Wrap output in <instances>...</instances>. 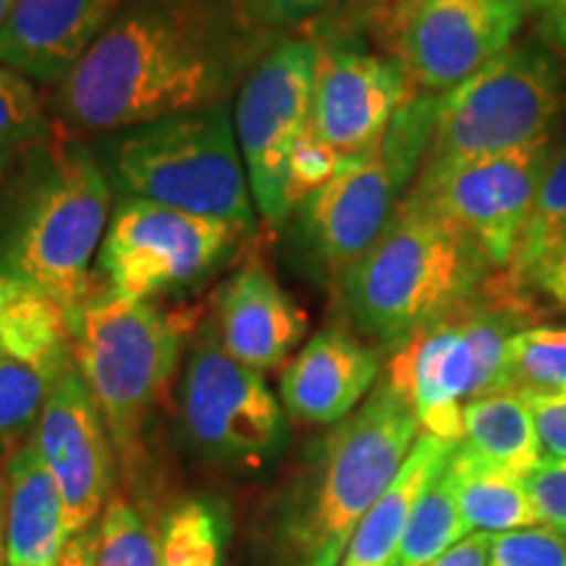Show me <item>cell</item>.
<instances>
[{
  "label": "cell",
  "mask_w": 566,
  "mask_h": 566,
  "mask_svg": "<svg viewBox=\"0 0 566 566\" xmlns=\"http://www.w3.org/2000/svg\"><path fill=\"white\" fill-rule=\"evenodd\" d=\"M275 42L239 0H129L53 87V122L95 139L229 105Z\"/></svg>",
  "instance_id": "cell-1"
},
{
  "label": "cell",
  "mask_w": 566,
  "mask_h": 566,
  "mask_svg": "<svg viewBox=\"0 0 566 566\" xmlns=\"http://www.w3.org/2000/svg\"><path fill=\"white\" fill-rule=\"evenodd\" d=\"M113 202L90 139L55 124L51 137L19 150L0 181V279L51 296L71 321L97 289Z\"/></svg>",
  "instance_id": "cell-2"
},
{
  "label": "cell",
  "mask_w": 566,
  "mask_h": 566,
  "mask_svg": "<svg viewBox=\"0 0 566 566\" xmlns=\"http://www.w3.org/2000/svg\"><path fill=\"white\" fill-rule=\"evenodd\" d=\"M422 436L412 405L380 375L378 386L317 446L273 522L281 566H338L359 522L378 504Z\"/></svg>",
  "instance_id": "cell-3"
},
{
  "label": "cell",
  "mask_w": 566,
  "mask_h": 566,
  "mask_svg": "<svg viewBox=\"0 0 566 566\" xmlns=\"http://www.w3.org/2000/svg\"><path fill=\"white\" fill-rule=\"evenodd\" d=\"M491 263L457 226L412 197L396 205L375 244L334 283L346 328L394 354L475 296Z\"/></svg>",
  "instance_id": "cell-4"
},
{
  "label": "cell",
  "mask_w": 566,
  "mask_h": 566,
  "mask_svg": "<svg viewBox=\"0 0 566 566\" xmlns=\"http://www.w3.org/2000/svg\"><path fill=\"white\" fill-rule=\"evenodd\" d=\"M113 200L218 218L254 233V200L229 105L158 118L90 139Z\"/></svg>",
  "instance_id": "cell-5"
},
{
  "label": "cell",
  "mask_w": 566,
  "mask_h": 566,
  "mask_svg": "<svg viewBox=\"0 0 566 566\" xmlns=\"http://www.w3.org/2000/svg\"><path fill=\"white\" fill-rule=\"evenodd\" d=\"M187 331L184 315L126 300L101 281L71 317L74 365L124 467L139 462L147 422L179 370Z\"/></svg>",
  "instance_id": "cell-6"
},
{
  "label": "cell",
  "mask_w": 566,
  "mask_h": 566,
  "mask_svg": "<svg viewBox=\"0 0 566 566\" xmlns=\"http://www.w3.org/2000/svg\"><path fill=\"white\" fill-rule=\"evenodd\" d=\"M566 111V71L543 42L512 45L441 95L420 174L512 153L551 139Z\"/></svg>",
  "instance_id": "cell-7"
},
{
  "label": "cell",
  "mask_w": 566,
  "mask_h": 566,
  "mask_svg": "<svg viewBox=\"0 0 566 566\" xmlns=\"http://www.w3.org/2000/svg\"><path fill=\"white\" fill-rule=\"evenodd\" d=\"M179 422L189 449L218 470L258 475L289 446V415L263 373L231 357L210 321L197 328L179 384Z\"/></svg>",
  "instance_id": "cell-8"
},
{
  "label": "cell",
  "mask_w": 566,
  "mask_h": 566,
  "mask_svg": "<svg viewBox=\"0 0 566 566\" xmlns=\"http://www.w3.org/2000/svg\"><path fill=\"white\" fill-rule=\"evenodd\" d=\"M252 231L142 200H116L95 275L134 302L192 292L229 263Z\"/></svg>",
  "instance_id": "cell-9"
},
{
  "label": "cell",
  "mask_w": 566,
  "mask_h": 566,
  "mask_svg": "<svg viewBox=\"0 0 566 566\" xmlns=\"http://www.w3.org/2000/svg\"><path fill=\"white\" fill-rule=\"evenodd\" d=\"M317 42L286 38L275 42L233 97V132L250 176L254 208L271 229L292 218L289 160L310 132Z\"/></svg>",
  "instance_id": "cell-10"
},
{
  "label": "cell",
  "mask_w": 566,
  "mask_h": 566,
  "mask_svg": "<svg viewBox=\"0 0 566 566\" xmlns=\"http://www.w3.org/2000/svg\"><path fill=\"white\" fill-rule=\"evenodd\" d=\"M520 27L493 0H399L373 32L415 92L441 97L509 51Z\"/></svg>",
  "instance_id": "cell-11"
},
{
  "label": "cell",
  "mask_w": 566,
  "mask_h": 566,
  "mask_svg": "<svg viewBox=\"0 0 566 566\" xmlns=\"http://www.w3.org/2000/svg\"><path fill=\"white\" fill-rule=\"evenodd\" d=\"M551 150V139H541L441 174H420L407 195L470 237L493 271H506L533 212Z\"/></svg>",
  "instance_id": "cell-12"
},
{
  "label": "cell",
  "mask_w": 566,
  "mask_h": 566,
  "mask_svg": "<svg viewBox=\"0 0 566 566\" xmlns=\"http://www.w3.org/2000/svg\"><path fill=\"white\" fill-rule=\"evenodd\" d=\"M399 195L380 145L346 160L334 179L296 205L283 226L294 258L310 275L334 286L391 221Z\"/></svg>",
  "instance_id": "cell-13"
},
{
  "label": "cell",
  "mask_w": 566,
  "mask_h": 566,
  "mask_svg": "<svg viewBox=\"0 0 566 566\" xmlns=\"http://www.w3.org/2000/svg\"><path fill=\"white\" fill-rule=\"evenodd\" d=\"M315 42L310 132L342 158H359L380 145L415 90L399 63L365 51L354 38Z\"/></svg>",
  "instance_id": "cell-14"
},
{
  "label": "cell",
  "mask_w": 566,
  "mask_h": 566,
  "mask_svg": "<svg viewBox=\"0 0 566 566\" xmlns=\"http://www.w3.org/2000/svg\"><path fill=\"white\" fill-rule=\"evenodd\" d=\"M38 443L66 506L69 537L97 525L116 480V446L87 384L71 365L48 396L38 428Z\"/></svg>",
  "instance_id": "cell-15"
},
{
  "label": "cell",
  "mask_w": 566,
  "mask_h": 566,
  "mask_svg": "<svg viewBox=\"0 0 566 566\" xmlns=\"http://www.w3.org/2000/svg\"><path fill=\"white\" fill-rule=\"evenodd\" d=\"M208 321L223 349L258 373L286 363L310 328L304 310L260 260H247L221 283Z\"/></svg>",
  "instance_id": "cell-16"
},
{
  "label": "cell",
  "mask_w": 566,
  "mask_h": 566,
  "mask_svg": "<svg viewBox=\"0 0 566 566\" xmlns=\"http://www.w3.org/2000/svg\"><path fill=\"white\" fill-rule=\"evenodd\" d=\"M380 370L384 352L342 325L323 328L283 367L281 405L300 424H338L378 386Z\"/></svg>",
  "instance_id": "cell-17"
},
{
  "label": "cell",
  "mask_w": 566,
  "mask_h": 566,
  "mask_svg": "<svg viewBox=\"0 0 566 566\" xmlns=\"http://www.w3.org/2000/svg\"><path fill=\"white\" fill-rule=\"evenodd\" d=\"M472 373L475 363L459 310L409 338L386 365V378L409 399L422 433L449 443L464 436Z\"/></svg>",
  "instance_id": "cell-18"
},
{
  "label": "cell",
  "mask_w": 566,
  "mask_h": 566,
  "mask_svg": "<svg viewBox=\"0 0 566 566\" xmlns=\"http://www.w3.org/2000/svg\"><path fill=\"white\" fill-rule=\"evenodd\" d=\"M126 3L129 0H17L0 30V66L55 87Z\"/></svg>",
  "instance_id": "cell-19"
},
{
  "label": "cell",
  "mask_w": 566,
  "mask_h": 566,
  "mask_svg": "<svg viewBox=\"0 0 566 566\" xmlns=\"http://www.w3.org/2000/svg\"><path fill=\"white\" fill-rule=\"evenodd\" d=\"M9 566H55L69 541L66 506L34 436L0 459Z\"/></svg>",
  "instance_id": "cell-20"
},
{
  "label": "cell",
  "mask_w": 566,
  "mask_h": 566,
  "mask_svg": "<svg viewBox=\"0 0 566 566\" xmlns=\"http://www.w3.org/2000/svg\"><path fill=\"white\" fill-rule=\"evenodd\" d=\"M457 443L441 441V438L422 433L417 438L412 454L407 457L405 467L396 475L391 488L380 495L357 533L352 535L349 548L338 566H396L399 564L401 541L409 525V516L424 488L433 483L438 472L449 462Z\"/></svg>",
  "instance_id": "cell-21"
},
{
  "label": "cell",
  "mask_w": 566,
  "mask_h": 566,
  "mask_svg": "<svg viewBox=\"0 0 566 566\" xmlns=\"http://www.w3.org/2000/svg\"><path fill=\"white\" fill-rule=\"evenodd\" d=\"M449 472L457 488L459 512L470 533H512L541 525L525 478L501 470L462 443L449 457Z\"/></svg>",
  "instance_id": "cell-22"
},
{
  "label": "cell",
  "mask_w": 566,
  "mask_h": 566,
  "mask_svg": "<svg viewBox=\"0 0 566 566\" xmlns=\"http://www.w3.org/2000/svg\"><path fill=\"white\" fill-rule=\"evenodd\" d=\"M459 443L520 478H527L543 459L533 412L525 394L520 391H501L467 401L464 436Z\"/></svg>",
  "instance_id": "cell-23"
},
{
  "label": "cell",
  "mask_w": 566,
  "mask_h": 566,
  "mask_svg": "<svg viewBox=\"0 0 566 566\" xmlns=\"http://www.w3.org/2000/svg\"><path fill=\"white\" fill-rule=\"evenodd\" d=\"M0 349L69 370L74 365V336L66 310L38 289L0 279Z\"/></svg>",
  "instance_id": "cell-24"
},
{
  "label": "cell",
  "mask_w": 566,
  "mask_h": 566,
  "mask_svg": "<svg viewBox=\"0 0 566 566\" xmlns=\"http://www.w3.org/2000/svg\"><path fill=\"white\" fill-rule=\"evenodd\" d=\"M229 520L221 501L192 495L163 516L160 566H226Z\"/></svg>",
  "instance_id": "cell-25"
},
{
  "label": "cell",
  "mask_w": 566,
  "mask_h": 566,
  "mask_svg": "<svg viewBox=\"0 0 566 566\" xmlns=\"http://www.w3.org/2000/svg\"><path fill=\"white\" fill-rule=\"evenodd\" d=\"M63 373L0 349V459L34 436L48 396Z\"/></svg>",
  "instance_id": "cell-26"
},
{
  "label": "cell",
  "mask_w": 566,
  "mask_h": 566,
  "mask_svg": "<svg viewBox=\"0 0 566 566\" xmlns=\"http://www.w3.org/2000/svg\"><path fill=\"white\" fill-rule=\"evenodd\" d=\"M566 239V139L548 155L546 171L530 212V221L516 247L512 265L501 271L509 281L527 289L530 273ZM530 292V289H527Z\"/></svg>",
  "instance_id": "cell-27"
},
{
  "label": "cell",
  "mask_w": 566,
  "mask_h": 566,
  "mask_svg": "<svg viewBox=\"0 0 566 566\" xmlns=\"http://www.w3.org/2000/svg\"><path fill=\"white\" fill-rule=\"evenodd\" d=\"M467 535L470 530L459 512L457 488L451 480L449 462H446L412 509L396 566H428L446 551L454 548L459 541H464Z\"/></svg>",
  "instance_id": "cell-28"
},
{
  "label": "cell",
  "mask_w": 566,
  "mask_h": 566,
  "mask_svg": "<svg viewBox=\"0 0 566 566\" xmlns=\"http://www.w3.org/2000/svg\"><path fill=\"white\" fill-rule=\"evenodd\" d=\"M163 522L145 501L113 491L95 525L97 566H160Z\"/></svg>",
  "instance_id": "cell-29"
},
{
  "label": "cell",
  "mask_w": 566,
  "mask_h": 566,
  "mask_svg": "<svg viewBox=\"0 0 566 566\" xmlns=\"http://www.w3.org/2000/svg\"><path fill=\"white\" fill-rule=\"evenodd\" d=\"M512 391H566V328L530 325L512 338L509 349Z\"/></svg>",
  "instance_id": "cell-30"
},
{
  "label": "cell",
  "mask_w": 566,
  "mask_h": 566,
  "mask_svg": "<svg viewBox=\"0 0 566 566\" xmlns=\"http://www.w3.org/2000/svg\"><path fill=\"white\" fill-rule=\"evenodd\" d=\"M438 108H441V97L415 92L401 105L394 122L388 124L384 139H380V153H384L388 168L394 174L396 187L401 192L412 181L417 166L424 163V155H428L430 139H433L438 124Z\"/></svg>",
  "instance_id": "cell-31"
},
{
  "label": "cell",
  "mask_w": 566,
  "mask_h": 566,
  "mask_svg": "<svg viewBox=\"0 0 566 566\" xmlns=\"http://www.w3.org/2000/svg\"><path fill=\"white\" fill-rule=\"evenodd\" d=\"M53 129L55 122L34 82L0 66V145L24 150L51 137Z\"/></svg>",
  "instance_id": "cell-32"
},
{
  "label": "cell",
  "mask_w": 566,
  "mask_h": 566,
  "mask_svg": "<svg viewBox=\"0 0 566 566\" xmlns=\"http://www.w3.org/2000/svg\"><path fill=\"white\" fill-rule=\"evenodd\" d=\"M488 566H566V535L546 525L499 533Z\"/></svg>",
  "instance_id": "cell-33"
},
{
  "label": "cell",
  "mask_w": 566,
  "mask_h": 566,
  "mask_svg": "<svg viewBox=\"0 0 566 566\" xmlns=\"http://www.w3.org/2000/svg\"><path fill=\"white\" fill-rule=\"evenodd\" d=\"M250 24L271 40H286L292 32L313 27L336 0H239Z\"/></svg>",
  "instance_id": "cell-34"
},
{
  "label": "cell",
  "mask_w": 566,
  "mask_h": 566,
  "mask_svg": "<svg viewBox=\"0 0 566 566\" xmlns=\"http://www.w3.org/2000/svg\"><path fill=\"white\" fill-rule=\"evenodd\" d=\"M344 163L346 158L331 150L328 145H323L313 132L304 134L296 142L292 160H289V202H292V212L304 197L317 192V189L334 179L344 168Z\"/></svg>",
  "instance_id": "cell-35"
},
{
  "label": "cell",
  "mask_w": 566,
  "mask_h": 566,
  "mask_svg": "<svg viewBox=\"0 0 566 566\" xmlns=\"http://www.w3.org/2000/svg\"><path fill=\"white\" fill-rule=\"evenodd\" d=\"M525 485L541 525L566 535V459L543 457Z\"/></svg>",
  "instance_id": "cell-36"
},
{
  "label": "cell",
  "mask_w": 566,
  "mask_h": 566,
  "mask_svg": "<svg viewBox=\"0 0 566 566\" xmlns=\"http://www.w3.org/2000/svg\"><path fill=\"white\" fill-rule=\"evenodd\" d=\"M399 0H336L321 21L310 27L307 38L313 40H334V38H357V32L373 30L380 19Z\"/></svg>",
  "instance_id": "cell-37"
},
{
  "label": "cell",
  "mask_w": 566,
  "mask_h": 566,
  "mask_svg": "<svg viewBox=\"0 0 566 566\" xmlns=\"http://www.w3.org/2000/svg\"><path fill=\"white\" fill-rule=\"evenodd\" d=\"M543 457L566 459V391L525 394Z\"/></svg>",
  "instance_id": "cell-38"
},
{
  "label": "cell",
  "mask_w": 566,
  "mask_h": 566,
  "mask_svg": "<svg viewBox=\"0 0 566 566\" xmlns=\"http://www.w3.org/2000/svg\"><path fill=\"white\" fill-rule=\"evenodd\" d=\"M527 289H535L543 300H548L556 310L566 313V239L541 260L527 279Z\"/></svg>",
  "instance_id": "cell-39"
},
{
  "label": "cell",
  "mask_w": 566,
  "mask_h": 566,
  "mask_svg": "<svg viewBox=\"0 0 566 566\" xmlns=\"http://www.w3.org/2000/svg\"><path fill=\"white\" fill-rule=\"evenodd\" d=\"M491 543V533H470L464 541H459L454 548H449L443 556H438L428 566H488Z\"/></svg>",
  "instance_id": "cell-40"
},
{
  "label": "cell",
  "mask_w": 566,
  "mask_h": 566,
  "mask_svg": "<svg viewBox=\"0 0 566 566\" xmlns=\"http://www.w3.org/2000/svg\"><path fill=\"white\" fill-rule=\"evenodd\" d=\"M537 42H543L556 55H566V0H558L554 9L537 21Z\"/></svg>",
  "instance_id": "cell-41"
},
{
  "label": "cell",
  "mask_w": 566,
  "mask_h": 566,
  "mask_svg": "<svg viewBox=\"0 0 566 566\" xmlns=\"http://www.w3.org/2000/svg\"><path fill=\"white\" fill-rule=\"evenodd\" d=\"M55 566H97L95 562V527L69 537Z\"/></svg>",
  "instance_id": "cell-42"
},
{
  "label": "cell",
  "mask_w": 566,
  "mask_h": 566,
  "mask_svg": "<svg viewBox=\"0 0 566 566\" xmlns=\"http://www.w3.org/2000/svg\"><path fill=\"white\" fill-rule=\"evenodd\" d=\"M493 3H499L501 9H506L509 13L525 21L527 17H543V13H548L558 0H493Z\"/></svg>",
  "instance_id": "cell-43"
},
{
  "label": "cell",
  "mask_w": 566,
  "mask_h": 566,
  "mask_svg": "<svg viewBox=\"0 0 566 566\" xmlns=\"http://www.w3.org/2000/svg\"><path fill=\"white\" fill-rule=\"evenodd\" d=\"M0 566H9V554H6V499H3V480H0Z\"/></svg>",
  "instance_id": "cell-44"
},
{
  "label": "cell",
  "mask_w": 566,
  "mask_h": 566,
  "mask_svg": "<svg viewBox=\"0 0 566 566\" xmlns=\"http://www.w3.org/2000/svg\"><path fill=\"white\" fill-rule=\"evenodd\" d=\"M17 155H19V150L0 145V181L6 179V174H9V168L13 166V160H17Z\"/></svg>",
  "instance_id": "cell-45"
},
{
  "label": "cell",
  "mask_w": 566,
  "mask_h": 566,
  "mask_svg": "<svg viewBox=\"0 0 566 566\" xmlns=\"http://www.w3.org/2000/svg\"><path fill=\"white\" fill-rule=\"evenodd\" d=\"M13 3H17V0H0V30H3V24L9 21Z\"/></svg>",
  "instance_id": "cell-46"
}]
</instances>
